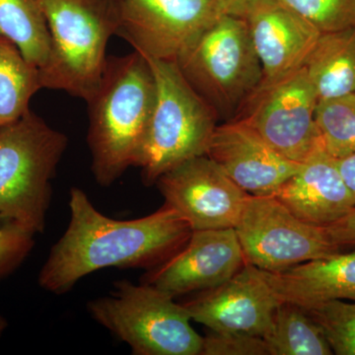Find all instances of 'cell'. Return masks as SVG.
<instances>
[{"instance_id": "9", "label": "cell", "mask_w": 355, "mask_h": 355, "mask_svg": "<svg viewBox=\"0 0 355 355\" xmlns=\"http://www.w3.org/2000/svg\"><path fill=\"white\" fill-rule=\"evenodd\" d=\"M319 98L305 67L261 83L232 120L246 123L277 153L303 163L324 149L315 113Z\"/></svg>"}, {"instance_id": "1", "label": "cell", "mask_w": 355, "mask_h": 355, "mask_svg": "<svg viewBox=\"0 0 355 355\" xmlns=\"http://www.w3.org/2000/svg\"><path fill=\"white\" fill-rule=\"evenodd\" d=\"M70 220L51 248L39 275L44 291L64 294L102 268L151 270L174 256L190 239V224L169 205L150 216L116 220L104 216L81 189L72 188Z\"/></svg>"}, {"instance_id": "5", "label": "cell", "mask_w": 355, "mask_h": 355, "mask_svg": "<svg viewBox=\"0 0 355 355\" xmlns=\"http://www.w3.org/2000/svg\"><path fill=\"white\" fill-rule=\"evenodd\" d=\"M69 139L31 110L0 130V217L43 233L51 180Z\"/></svg>"}, {"instance_id": "16", "label": "cell", "mask_w": 355, "mask_h": 355, "mask_svg": "<svg viewBox=\"0 0 355 355\" xmlns=\"http://www.w3.org/2000/svg\"><path fill=\"white\" fill-rule=\"evenodd\" d=\"M301 220L328 227L355 209L336 159L320 149L273 193Z\"/></svg>"}, {"instance_id": "12", "label": "cell", "mask_w": 355, "mask_h": 355, "mask_svg": "<svg viewBox=\"0 0 355 355\" xmlns=\"http://www.w3.org/2000/svg\"><path fill=\"white\" fill-rule=\"evenodd\" d=\"M245 263L234 228L196 230L179 252L147 270L140 282L176 298L221 286Z\"/></svg>"}, {"instance_id": "26", "label": "cell", "mask_w": 355, "mask_h": 355, "mask_svg": "<svg viewBox=\"0 0 355 355\" xmlns=\"http://www.w3.org/2000/svg\"><path fill=\"white\" fill-rule=\"evenodd\" d=\"M200 355H268V352L261 336L210 331L203 338Z\"/></svg>"}, {"instance_id": "22", "label": "cell", "mask_w": 355, "mask_h": 355, "mask_svg": "<svg viewBox=\"0 0 355 355\" xmlns=\"http://www.w3.org/2000/svg\"><path fill=\"white\" fill-rule=\"evenodd\" d=\"M315 119L327 153L336 159L355 153V93L320 99Z\"/></svg>"}, {"instance_id": "25", "label": "cell", "mask_w": 355, "mask_h": 355, "mask_svg": "<svg viewBox=\"0 0 355 355\" xmlns=\"http://www.w3.org/2000/svg\"><path fill=\"white\" fill-rule=\"evenodd\" d=\"M34 233L0 217V280L12 273L34 247Z\"/></svg>"}, {"instance_id": "17", "label": "cell", "mask_w": 355, "mask_h": 355, "mask_svg": "<svg viewBox=\"0 0 355 355\" xmlns=\"http://www.w3.org/2000/svg\"><path fill=\"white\" fill-rule=\"evenodd\" d=\"M261 273L275 295L284 302L303 308L331 300L355 302V250L282 272Z\"/></svg>"}, {"instance_id": "15", "label": "cell", "mask_w": 355, "mask_h": 355, "mask_svg": "<svg viewBox=\"0 0 355 355\" xmlns=\"http://www.w3.org/2000/svg\"><path fill=\"white\" fill-rule=\"evenodd\" d=\"M207 155L252 196L273 195L302 165L280 155L253 128L237 120L217 125Z\"/></svg>"}, {"instance_id": "23", "label": "cell", "mask_w": 355, "mask_h": 355, "mask_svg": "<svg viewBox=\"0 0 355 355\" xmlns=\"http://www.w3.org/2000/svg\"><path fill=\"white\" fill-rule=\"evenodd\" d=\"M304 309L321 329L334 354L355 355V302L331 300Z\"/></svg>"}, {"instance_id": "30", "label": "cell", "mask_w": 355, "mask_h": 355, "mask_svg": "<svg viewBox=\"0 0 355 355\" xmlns=\"http://www.w3.org/2000/svg\"><path fill=\"white\" fill-rule=\"evenodd\" d=\"M7 328V321L6 318L2 316L1 314H0V336H2V334H3V331L6 330Z\"/></svg>"}, {"instance_id": "11", "label": "cell", "mask_w": 355, "mask_h": 355, "mask_svg": "<svg viewBox=\"0 0 355 355\" xmlns=\"http://www.w3.org/2000/svg\"><path fill=\"white\" fill-rule=\"evenodd\" d=\"M156 184L193 231L235 228L249 197L207 155L184 161Z\"/></svg>"}, {"instance_id": "4", "label": "cell", "mask_w": 355, "mask_h": 355, "mask_svg": "<svg viewBox=\"0 0 355 355\" xmlns=\"http://www.w3.org/2000/svg\"><path fill=\"white\" fill-rule=\"evenodd\" d=\"M146 58L156 95L153 114L135 167L147 186L184 161L207 155L219 120L191 87L176 62Z\"/></svg>"}, {"instance_id": "3", "label": "cell", "mask_w": 355, "mask_h": 355, "mask_svg": "<svg viewBox=\"0 0 355 355\" xmlns=\"http://www.w3.org/2000/svg\"><path fill=\"white\" fill-rule=\"evenodd\" d=\"M48 22L51 53L40 70L43 88L87 101L101 80L110 39L119 30L114 0H39Z\"/></svg>"}, {"instance_id": "18", "label": "cell", "mask_w": 355, "mask_h": 355, "mask_svg": "<svg viewBox=\"0 0 355 355\" xmlns=\"http://www.w3.org/2000/svg\"><path fill=\"white\" fill-rule=\"evenodd\" d=\"M304 67L319 100L355 93V26L322 33Z\"/></svg>"}, {"instance_id": "13", "label": "cell", "mask_w": 355, "mask_h": 355, "mask_svg": "<svg viewBox=\"0 0 355 355\" xmlns=\"http://www.w3.org/2000/svg\"><path fill=\"white\" fill-rule=\"evenodd\" d=\"M282 301L256 266L245 263L221 286L200 292L184 303L191 321L214 333L247 334L263 338L272 328Z\"/></svg>"}, {"instance_id": "10", "label": "cell", "mask_w": 355, "mask_h": 355, "mask_svg": "<svg viewBox=\"0 0 355 355\" xmlns=\"http://www.w3.org/2000/svg\"><path fill=\"white\" fill-rule=\"evenodd\" d=\"M116 35L146 57L177 62L217 19L228 0H114Z\"/></svg>"}, {"instance_id": "7", "label": "cell", "mask_w": 355, "mask_h": 355, "mask_svg": "<svg viewBox=\"0 0 355 355\" xmlns=\"http://www.w3.org/2000/svg\"><path fill=\"white\" fill-rule=\"evenodd\" d=\"M155 287L114 282L111 296L88 303L97 323L128 343L135 355H200L203 338L183 304Z\"/></svg>"}, {"instance_id": "14", "label": "cell", "mask_w": 355, "mask_h": 355, "mask_svg": "<svg viewBox=\"0 0 355 355\" xmlns=\"http://www.w3.org/2000/svg\"><path fill=\"white\" fill-rule=\"evenodd\" d=\"M236 15L249 28L263 67L261 83H273L302 69L322 34L279 0H245Z\"/></svg>"}, {"instance_id": "27", "label": "cell", "mask_w": 355, "mask_h": 355, "mask_svg": "<svg viewBox=\"0 0 355 355\" xmlns=\"http://www.w3.org/2000/svg\"><path fill=\"white\" fill-rule=\"evenodd\" d=\"M326 228L331 239L343 249L355 247V209Z\"/></svg>"}, {"instance_id": "28", "label": "cell", "mask_w": 355, "mask_h": 355, "mask_svg": "<svg viewBox=\"0 0 355 355\" xmlns=\"http://www.w3.org/2000/svg\"><path fill=\"white\" fill-rule=\"evenodd\" d=\"M336 162L343 181L355 198V153L345 157L336 159Z\"/></svg>"}, {"instance_id": "20", "label": "cell", "mask_w": 355, "mask_h": 355, "mask_svg": "<svg viewBox=\"0 0 355 355\" xmlns=\"http://www.w3.org/2000/svg\"><path fill=\"white\" fill-rule=\"evenodd\" d=\"M41 89L40 69L25 60L15 44L0 36V130L25 116L33 96Z\"/></svg>"}, {"instance_id": "2", "label": "cell", "mask_w": 355, "mask_h": 355, "mask_svg": "<svg viewBox=\"0 0 355 355\" xmlns=\"http://www.w3.org/2000/svg\"><path fill=\"white\" fill-rule=\"evenodd\" d=\"M155 81L141 53L108 57L99 85L87 100L91 170L112 186L135 166L155 103Z\"/></svg>"}, {"instance_id": "19", "label": "cell", "mask_w": 355, "mask_h": 355, "mask_svg": "<svg viewBox=\"0 0 355 355\" xmlns=\"http://www.w3.org/2000/svg\"><path fill=\"white\" fill-rule=\"evenodd\" d=\"M0 36L15 44L37 69L48 64L51 38L39 0H0Z\"/></svg>"}, {"instance_id": "21", "label": "cell", "mask_w": 355, "mask_h": 355, "mask_svg": "<svg viewBox=\"0 0 355 355\" xmlns=\"http://www.w3.org/2000/svg\"><path fill=\"white\" fill-rule=\"evenodd\" d=\"M263 340L268 355H331L328 340L304 308L282 301Z\"/></svg>"}, {"instance_id": "24", "label": "cell", "mask_w": 355, "mask_h": 355, "mask_svg": "<svg viewBox=\"0 0 355 355\" xmlns=\"http://www.w3.org/2000/svg\"><path fill=\"white\" fill-rule=\"evenodd\" d=\"M321 33L355 26V0H279Z\"/></svg>"}, {"instance_id": "6", "label": "cell", "mask_w": 355, "mask_h": 355, "mask_svg": "<svg viewBox=\"0 0 355 355\" xmlns=\"http://www.w3.org/2000/svg\"><path fill=\"white\" fill-rule=\"evenodd\" d=\"M176 62L191 87L226 121L235 118L263 78L246 21L235 14L222 15Z\"/></svg>"}, {"instance_id": "29", "label": "cell", "mask_w": 355, "mask_h": 355, "mask_svg": "<svg viewBox=\"0 0 355 355\" xmlns=\"http://www.w3.org/2000/svg\"><path fill=\"white\" fill-rule=\"evenodd\" d=\"M228 1L229 6H230V13L236 15L245 0H228Z\"/></svg>"}, {"instance_id": "8", "label": "cell", "mask_w": 355, "mask_h": 355, "mask_svg": "<svg viewBox=\"0 0 355 355\" xmlns=\"http://www.w3.org/2000/svg\"><path fill=\"white\" fill-rule=\"evenodd\" d=\"M234 229L246 263L265 272H282L343 251L326 227L301 220L272 195H249Z\"/></svg>"}]
</instances>
